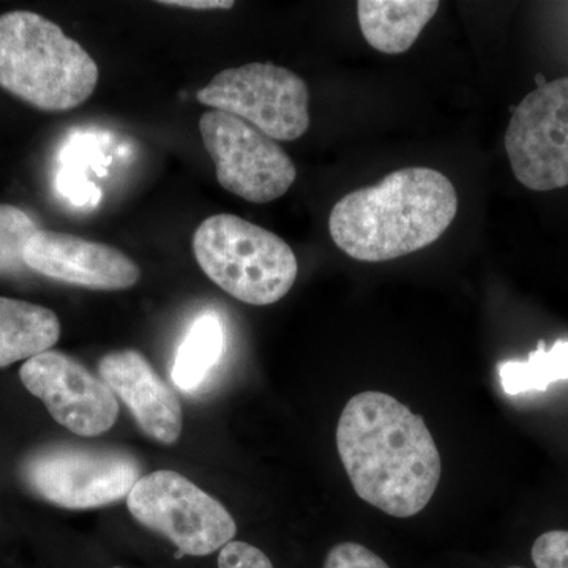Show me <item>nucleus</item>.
Instances as JSON below:
<instances>
[{"mask_svg":"<svg viewBox=\"0 0 568 568\" xmlns=\"http://www.w3.org/2000/svg\"><path fill=\"white\" fill-rule=\"evenodd\" d=\"M126 507L138 523L178 547V559L212 555L237 534L230 511L174 470L142 476L126 497Z\"/></svg>","mask_w":568,"mask_h":568,"instance_id":"obj_6","label":"nucleus"},{"mask_svg":"<svg viewBox=\"0 0 568 568\" xmlns=\"http://www.w3.org/2000/svg\"><path fill=\"white\" fill-rule=\"evenodd\" d=\"M534 564L537 568H568V530H548L534 541Z\"/></svg>","mask_w":568,"mask_h":568,"instance_id":"obj_18","label":"nucleus"},{"mask_svg":"<svg viewBox=\"0 0 568 568\" xmlns=\"http://www.w3.org/2000/svg\"><path fill=\"white\" fill-rule=\"evenodd\" d=\"M324 568H390L376 552L354 541L335 545L325 558Z\"/></svg>","mask_w":568,"mask_h":568,"instance_id":"obj_19","label":"nucleus"},{"mask_svg":"<svg viewBox=\"0 0 568 568\" xmlns=\"http://www.w3.org/2000/svg\"><path fill=\"white\" fill-rule=\"evenodd\" d=\"M219 568H274V564L260 548L233 540L220 549Z\"/></svg>","mask_w":568,"mask_h":568,"instance_id":"obj_20","label":"nucleus"},{"mask_svg":"<svg viewBox=\"0 0 568 568\" xmlns=\"http://www.w3.org/2000/svg\"><path fill=\"white\" fill-rule=\"evenodd\" d=\"M141 477L140 462L115 448L54 444L32 452L21 465L22 481L33 495L69 510L119 503Z\"/></svg>","mask_w":568,"mask_h":568,"instance_id":"obj_5","label":"nucleus"},{"mask_svg":"<svg viewBox=\"0 0 568 568\" xmlns=\"http://www.w3.org/2000/svg\"><path fill=\"white\" fill-rule=\"evenodd\" d=\"M100 70L55 22L17 10L0 17V88L37 110H74L91 99Z\"/></svg>","mask_w":568,"mask_h":568,"instance_id":"obj_3","label":"nucleus"},{"mask_svg":"<svg viewBox=\"0 0 568 568\" xmlns=\"http://www.w3.org/2000/svg\"><path fill=\"white\" fill-rule=\"evenodd\" d=\"M39 231L31 215L17 205L0 204V276L11 278L29 271L24 248Z\"/></svg>","mask_w":568,"mask_h":568,"instance_id":"obj_17","label":"nucleus"},{"mask_svg":"<svg viewBox=\"0 0 568 568\" xmlns=\"http://www.w3.org/2000/svg\"><path fill=\"white\" fill-rule=\"evenodd\" d=\"M200 132L215 163L216 181L226 192L248 203L267 204L293 186L297 170L291 156L244 119L207 111L201 115Z\"/></svg>","mask_w":568,"mask_h":568,"instance_id":"obj_8","label":"nucleus"},{"mask_svg":"<svg viewBox=\"0 0 568 568\" xmlns=\"http://www.w3.org/2000/svg\"><path fill=\"white\" fill-rule=\"evenodd\" d=\"M196 97L205 106L244 119L274 141L298 140L310 126L305 81L272 63L220 71Z\"/></svg>","mask_w":568,"mask_h":568,"instance_id":"obj_7","label":"nucleus"},{"mask_svg":"<svg viewBox=\"0 0 568 568\" xmlns=\"http://www.w3.org/2000/svg\"><path fill=\"white\" fill-rule=\"evenodd\" d=\"M99 375L145 435L168 446L178 443L183 428L181 402L144 355L133 349L103 355Z\"/></svg>","mask_w":568,"mask_h":568,"instance_id":"obj_12","label":"nucleus"},{"mask_svg":"<svg viewBox=\"0 0 568 568\" xmlns=\"http://www.w3.org/2000/svg\"><path fill=\"white\" fill-rule=\"evenodd\" d=\"M439 7L437 0H361L358 24L369 47L384 54H403L416 43Z\"/></svg>","mask_w":568,"mask_h":568,"instance_id":"obj_13","label":"nucleus"},{"mask_svg":"<svg viewBox=\"0 0 568 568\" xmlns=\"http://www.w3.org/2000/svg\"><path fill=\"white\" fill-rule=\"evenodd\" d=\"M497 372L507 395L545 392L552 383L568 381V342L559 339L547 349L540 339L528 361L503 362Z\"/></svg>","mask_w":568,"mask_h":568,"instance_id":"obj_16","label":"nucleus"},{"mask_svg":"<svg viewBox=\"0 0 568 568\" xmlns=\"http://www.w3.org/2000/svg\"><path fill=\"white\" fill-rule=\"evenodd\" d=\"M336 448L357 496L390 517H414L435 496L439 448L424 418L394 396H353L336 426Z\"/></svg>","mask_w":568,"mask_h":568,"instance_id":"obj_1","label":"nucleus"},{"mask_svg":"<svg viewBox=\"0 0 568 568\" xmlns=\"http://www.w3.org/2000/svg\"><path fill=\"white\" fill-rule=\"evenodd\" d=\"M193 253L216 286L248 305L276 304L298 275L297 257L280 235L231 213L197 226Z\"/></svg>","mask_w":568,"mask_h":568,"instance_id":"obj_4","label":"nucleus"},{"mask_svg":"<svg viewBox=\"0 0 568 568\" xmlns=\"http://www.w3.org/2000/svg\"><path fill=\"white\" fill-rule=\"evenodd\" d=\"M504 142L515 178L526 189L551 192L568 185V77L526 95Z\"/></svg>","mask_w":568,"mask_h":568,"instance_id":"obj_9","label":"nucleus"},{"mask_svg":"<svg viewBox=\"0 0 568 568\" xmlns=\"http://www.w3.org/2000/svg\"><path fill=\"white\" fill-rule=\"evenodd\" d=\"M20 377L51 417L73 435L100 436L118 422L119 403L111 388L70 355L47 351L24 362Z\"/></svg>","mask_w":568,"mask_h":568,"instance_id":"obj_10","label":"nucleus"},{"mask_svg":"<svg viewBox=\"0 0 568 568\" xmlns=\"http://www.w3.org/2000/svg\"><path fill=\"white\" fill-rule=\"evenodd\" d=\"M61 338V323L50 308L0 297V368L51 351Z\"/></svg>","mask_w":568,"mask_h":568,"instance_id":"obj_14","label":"nucleus"},{"mask_svg":"<svg viewBox=\"0 0 568 568\" xmlns=\"http://www.w3.org/2000/svg\"><path fill=\"white\" fill-rule=\"evenodd\" d=\"M224 328L215 313H204L193 321L175 354L171 379L179 390L192 394L222 361Z\"/></svg>","mask_w":568,"mask_h":568,"instance_id":"obj_15","label":"nucleus"},{"mask_svg":"<svg viewBox=\"0 0 568 568\" xmlns=\"http://www.w3.org/2000/svg\"><path fill=\"white\" fill-rule=\"evenodd\" d=\"M29 271L92 291H123L140 282L141 268L121 250L80 235L39 230L24 248Z\"/></svg>","mask_w":568,"mask_h":568,"instance_id":"obj_11","label":"nucleus"},{"mask_svg":"<svg viewBox=\"0 0 568 568\" xmlns=\"http://www.w3.org/2000/svg\"><path fill=\"white\" fill-rule=\"evenodd\" d=\"M160 6L175 7L186 10H231L235 6L233 0H160Z\"/></svg>","mask_w":568,"mask_h":568,"instance_id":"obj_21","label":"nucleus"},{"mask_svg":"<svg viewBox=\"0 0 568 568\" xmlns=\"http://www.w3.org/2000/svg\"><path fill=\"white\" fill-rule=\"evenodd\" d=\"M114 568H121V567H114Z\"/></svg>","mask_w":568,"mask_h":568,"instance_id":"obj_23","label":"nucleus"},{"mask_svg":"<svg viewBox=\"0 0 568 568\" xmlns=\"http://www.w3.org/2000/svg\"><path fill=\"white\" fill-rule=\"evenodd\" d=\"M457 212V190L446 175L405 168L343 196L328 216V233L353 260L384 263L435 244Z\"/></svg>","mask_w":568,"mask_h":568,"instance_id":"obj_2","label":"nucleus"},{"mask_svg":"<svg viewBox=\"0 0 568 568\" xmlns=\"http://www.w3.org/2000/svg\"><path fill=\"white\" fill-rule=\"evenodd\" d=\"M508 568H521V567H508Z\"/></svg>","mask_w":568,"mask_h":568,"instance_id":"obj_22","label":"nucleus"}]
</instances>
